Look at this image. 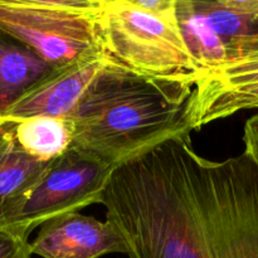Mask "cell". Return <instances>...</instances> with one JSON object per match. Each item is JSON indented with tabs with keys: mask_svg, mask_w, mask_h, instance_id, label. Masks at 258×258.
Instances as JSON below:
<instances>
[{
	"mask_svg": "<svg viewBox=\"0 0 258 258\" xmlns=\"http://www.w3.org/2000/svg\"><path fill=\"white\" fill-rule=\"evenodd\" d=\"M52 70L27 45L0 30V117Z\"/></svg>",
	"mask_w": 258,
	"mask_h": 258,
	"instance_id": "cell-10",
	"label": "cell"
},
{
	"mask_svg": "<svg viewBox=\"0 0 258 258\" xmlns=\"http://www.w3.org/2000/svg\"><path fill=\"white\" fill-rule=\"evenodd\" d=\"M244 153L254 161L258 168V113L248 118L243 130Z\"/></svg>",
	"mask_w": 258,
	"mask_h": 258,
	"instance_id": "cell-16",
	"label": "cell"
},
{
	"mask_svg": "<svg viewBox=\"0 0 258 258\" xmlns=\"http://www.w3.org/2000/svg\"><path fill=\"white\" fill-rule=\"evenodd\" d=\"M10 121L17 143L37 160L50 163L72 148L73 128L68 117L37 116Z\"/></svg>",
	"mask_w": 258,
	"mask_h": 258,
	"instance_id": "cell-11",
	"label": "cell"
},
{
	"mask_svg": "<svg viewBox=\"0 0 258 258\" xmlns=\"http://www.w3.org/2000/svg\"><path fill=\"white\" fill-rule=\"evenodd\" d=\"M30 251L43 258H98L126 254V247L110 222L77 212L43 223L30 242Z\"/></svg>",
	"mask_w": 258,
	"mask_h": 258,
	"instance_id": "cell-7",
	"label": "cell"
},
{
	"mask_svg": "<svg viewBox=\"0 0 258 258\" xmlns=\"http://www.w3.org/2000/svg\"><path fill=\"white\" fill-rule=\"evenodd\" d=\"M227 48L258 32V0H196Z\"/></svg>",
	"mask_w": 258,
	"mask_h": 258,
	"instance_id": "cell-13",
	"label": "cell"
},
{
	"mask_svg": "<svg viewBox=\"0 0 258 258\" xmlns=\"http://www.w3.org/2000/svg\"><path fill=\"white\" fill-rule=\"evenodd\" d=\"M258 90V32L228 48V59L222 67L206 73L197 83L194 128L221 103Z\"/></svg>",
	"mask_w": 258,
	"mask_h": 258,
	"instance_id": "cell-8",
	"label": "cell"
},
{
	"mask_svg": "<svg viewBox=\"0 0 258 258\" xmlns=\"http://www.w3.org/2000/svg\"><path fill=\"white\" fill-rule=\"evenodd\" d=\"M176 17L184 40L203 76L222 67L228 59V48L209 27L196 0H176Z\"/></svg>",
	"mask_w": 258,
	"mask_h": 258,
	"instance_id": "cell-12",
	"label": "cell"
},
{
	"mask_svg": "<svg viewBox=\"0 0 258 258\" xmlns=\"http://www.w3.org/2000/svg\"><path fill=\"white\" fill-rule=\"evenodd\" d=\"M108 62L110 57L101 54L53 68L10 106L0 118L20 120L37 116L68 117Z\"/></svg>",
	"mask_w": 258,
	"mask_h": 258,
	"instance_id": "cell-6",
	"label": "cell"
},
{
	"mask_svg": "<svg viewBox=\"0 0 258 258\" xmlns=\"http://www.w3.org/2000/svg\"><path fill=\"white\" fill-rule=\"evenodd\" d=\"M103 52L139 75L198 83L203 72L176 17V0H102Z\"/></svg>",
	"mask_w": 258,
	"mask_h": 258,
	"instance_id": "cell-3",
	"label": "cell"
},
{
	"mask_svg": "<svg viewBox=\"0 0 258 258\" xmlns=\"http://www.w3.org/2000/svg\"><path fill=\"white\" fill-rule=\"evenodd\" d=\"M197 85L139 75L110 58L68 118L72 148L113 169L194 131Z\"/></svg>",
	"mask_w": 258,
	"mask_h": 258,
	"instance_id": "cell-1",
	"label": "cell"
},
{
	"mask_svg": "<svg viewBox=\"0 0 258 258\" xmlns=\"http://www.w3.org/2000/svg\"><path fill=\"white\" fill-rule=\"evenodd\" d=\"M102 0H0V30L53 68L106 54L100 32Z\"/></svg>",
	"mask_w": 258,
	"mask_h": 258,
	"instance_id": "cell-4",
	"label": "cell"
},
{
	"mask_svg": "<svg viewBox=\"0 0 258 258\" xmlns=\"http://www.w3.org/2000/svg\"><path fill=\"white\" fill-rule=\"evenodd\" d=\"M101 204L130 258H216L161 145L116 168Z\"/></svg>",
	"mask_w": 258,
	"mask_h": 258,
	"instance_id": "cell-2",
	"label": "cell"
},
{
	"mask_svg": "<svg viewBox=\"0 0 258 258\" xmlns=\"http://www.w3.org/2000/svg\"><path fill=\"white\" fill-rule=\"evenodd\" d=\"M113 170L103 161L71 148L50 161L8 229L29 237L49 219L101 204Z\"/></svg>",
	"mask_w": 258,
	"mask_h": 258,
	"instance_id": "cell-5",
	"label": "cell"
},
{
	"mask_svg": "<svg viewBox=\"0 0 258 258\" xmlns=\"http://www.w3.org/2000/svg\"><path fill=\"white\" fill-rule=\"evenodd\" d=\"M29 237L12 229H0V258H32Z\"/></svg>",
	"mask_w": 258,
	"mask_h": 258,
	"instance_id": "cell-15",
	"label": "cell"
},
{
	"mask_svg": "<svg viewBox=\"0 0 258 258\" xmlns=\"http://www.w3.org/2000/svg\"><path fill=\"white\" fill-rule=\"evenodd\" d=\"M252 108H258V90L251 91V92L243 93V95L236 96L226 102L221 103L216 108L207 113L201 121H199L198 128L213 122V121L226 118L228 116L234 115L243 110H252Z\"/></svg>",
	"mask_w": 258,
	"mask_h": 258,
	"instance_id": "cell-14",
	"label": "cell"
},
{
	"mask_svg": "<svg viewBox=\"0 0 258 258\" xmlns=\"http://www.w3.org/2000/svg\"><path fill=\"white\" fill-rule=\"evenodd\" d=\"M49 164L28 155L15 140L12 121L0 118V229L9 228Z\"/></svg>",
	"mask_w": 258,
	"mask_h": 258,
	"instance_id": "cell-9",
	"label": "cell"
}]
</instances>
